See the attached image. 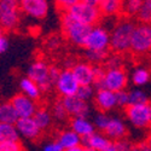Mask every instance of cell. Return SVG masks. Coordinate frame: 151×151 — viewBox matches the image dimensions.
<instances>
[{
    "label": "cell",
    "instance_id": "cell-3",
    "mask_svg": "<svg viewBox=\"0 0 151 151\" xmlns=\"http://www.w3.org/2000/svg\"><path fill=\"white\" fill-rule=\"evenodd\" d=\"M129 51L135 56H145L151 52V23L135 24Z\"/></svg>",
    "mask_w": 151,
    "mask_h": 151
},
{
    "label": "cell",
    "instance_id": "cell-8",
    "mask_svg": "<svg viewBox=\"0 0 151 151\" xmlns=\"http://www.w3.org/2000/svg\"><path fill=\"white\" fill-rule=\"evenodd\" d=\"M127 83H128V75L122 67L105 69L102 81V88H108L114 92H119L126 90Z\"/></svg>",
    "mask_w": 151,
    "mask_h": 151
},
{
    "label": "cell",
    "instance_id": "cell-36",
    "mask_svg": "<svg viewBox=\"0 0 151 151\" xmlns=\"http://www.w3.org/2000/svg\"><path fill=\"white\" fill-rule=\"evenodd\" d=\"M114 144H115V151H128V150L134 149L133 144L128 139H126V137L115 140Z\"/></svg>",
    "mask_w": 151,
    "mask_h": 151
},
{
    "label": "cell",
    "instance_id": "cell-28",
    "mask_svg": "<svg viewBox=\"0 0 151 151\" xmlns=\"http://www.w3.org/2000/svg\"><path fill=\"white\" fill-rule=\"evenodd\" d=\"M143 0H123V14L127 17H137Z\"/></svg>",
    "mask_w": 151,
    "mask_h": 151
},
{
    "label": "cell",
    "instance_id": "cell-31",
    "mask_svg": "<svg viewBox=\"0 0 151 151\" xmlns=\"http://www.w3.org/2000/svg\"><path fill=\"white\" fill-rule=\"evenodd\" d=\"M137 18L139 19V22L151 23V0H143Z\"/></svg>",
    "mask_w": 151,
    "mask_h": 151
},
{
    "label": "cell",
    "instance_id": "cell-14",
    "mask_svg": "<svg viewBox=\"0 0 151 151\" xmlns=\"http://www.w3.org/2000/svg\"><path fill=\"white\" fill-rule=\"evenodd\" d=\"M18 129V133L21 138L29 142H35L40 138L41 133L44 132L39 126L34 117H19L17 122L15 123Z\"/></svg>",
    "mask_w": 151,
    "mask_h": 151
},
{
    "label": "cell",
    "instance_id": "cell-2",
    "mask_svg": "<svg viewBox=\"0 0 151 151\" xmlns=\"http://www.w3.org/2000/svg\"><path fill=\"white\" fill-rule=\"evenodd\" d=\"M134 28L135 23L131 19V17L116 22L110 33V48L112 51L116 53H124L129 51Z\"/></svg>",
    "mask_w": 151,
    "mask_h": 151
},
{
    "label": "cell",
    "instance_id": "cell-38",
    "mask_svg": "<svg viewBox=\"0 0 151 151\" xmlns=\"http://www.w3.org/2000/svg\"><path fill=\"white\" fill-rule=\"evenodd\" d=\"M121 53H116L112 56H108L106 58V68H119L122 67V58L120 56Z\"/></svg>",
    "mask_w": 151,
    "mask_h": 151
},
{
    "label": "cell",
    "instance_id": "cell-11",
    "mask_svg": "<svg viewBox=\"0 0 151 151\" xmlns=\"http://www.w3.org/2000/svg\"><path fill=\"white\" fill-rule=\"evenodd\" d=\"M82 146L88 151H115V144L114 140L100 131H96L90 137L82 139Z\"/></svg>",
    "mask_w": 151,
    "mask_h": 151
},
{
    "label": "cell",
    "instance_id": "cell-20",
    "mask_svg": "<svg viewBox=\"0 0 151 151\" xmlns=\"http://www.w3.org/2000/svg\"><path fill=\"white\" fill-rule=\"evenodd\" d=\"M104 133L111 140L115 142L117 139H121V138L126 137V134H127V126H126L124 121L121 120L120 117H111Z\"/></svg>",
    "mask_w": 151,
    "mask_h": 151
},
{
    "label": "cell",
    "instance_id": "cell-27",
    "mask_svg": "<svg viewBox=\"0 0 151 151\" xmlns=\"http://www.w3.org/2000/svg\"><path fill=\"white\" fill-rule=\"evenodd\" d=\"M51 112H52L53 119L58 122H64V121L68 120V117H70L64 104H63V102H62V99L53 103V105L51 108Z\"/></svg>",
    "mask_w": 151,
    "mask_h": 151
},
{
    "label": "cell",
    "instance_id": "cell-32",
    "mask_svg": "<svg viewBox=\"0 0 151 151\" xmlns=\"http://www.w3.org/2000/svg\"><path fill=\"white\" fill-rule=\"evenodd\" d=\"M94 94H96V87L93 85H80L76 93L78 97L86 100V102H90L91 99H93Z\"/></svg>",
    "mask_w": 151,
    "mask_h": 151
},
{
    "label": "cell",
    "instance_id": "cell-10",
    "mask_svg": "<svg viewBox=\"0 0 151 151\" xmlns=\"http://www.w3.org/2000/svg\"><path fill=\"white\" fill-rule=\"evenodd\" d=\"M79 87H80V83L76 80V78H75L71 69L67 68L64 70H60L59 76L55 82V88L60 97L76 94Z\"/></svg>",
    "mask_w": 151,
    "mask_h": 151
},
{
    "label": "cell",
    "instance_id": "cell-44",
    "mask_svg": "<svg viewBox=\"0 0 151 151\" xmlns=\"http://www.w3.org/2000/svg\"><path fill=\"white\" fill-rule=\"evenodd\" d=\"M4 32H5V29H4L1 26H0V37L4 36Z\"/></svg>",
    "mask_w": 151,
    "mask_h": 151
},
{
    "label": "cell",
    "instance_id": "cell-16",
    "mask_svg": "<svg viewBox=\"0 0 151 151\" xmlns=\"http://www.w3.org/2000/svg\"><path fill=\"white\" fill-rule=\"evenodd\" d=\"M93 102L98 110L105 111V112L111 111L117 106L116 92L108 90V88H98L96 90Z\"/></svg>",
    "mask_w": 151,
    "mask_h": 151
},
{
    "label": "cell",
    "instance_id": "cell-18",
    "mask_svg": "<svg viewBox=\"0 0 151 151\" xmlns=\"http://www.w3.org/2000/svg\"><path fill=\"white\" fill-rule=\"evenodd\" d=\"M71 71L80 85H93L96 79L94 65L91 62H78L74 63L71 67Z\"/></svg>",
    "mask_w": 151,
    "mask_h": 151
},
{
    "label": "cell",
    "instance_id": "cell-13",
    "mask_svg": "<svg viewBox=\"0 0 151 151\" xmlns=\"http://www.w3.org/2000/svg\"><path fill=\"white\" fill-rule=\"evenodd\" d=\"M19 7L24 15L35 19H42L48 14L47 0H19Z\"/></svg>",
    "mask_w": 151,
    "mask_h": 151
},
{
    "label": "cell",
    "instance_id": "cell-17",
    "mask_svg": "<svg viewBox=\"0 0 151 151\" xmlns=\"http://www.w3.org/2000/svg\"><path fill=\"white\" fill-rule=\"evenodd\" d=\"M57 140L64 151H85L82 146V138L71 128L62 131L57 135Z\"/></svg>",
    "mask_w": 151,
    "mask_h": 151
},
{
    "label": "cell",
    "instance_id": "cell-24",
    "mask_svg": "<svg viewBox=\"0 0 151 151\" xmlns=\"http://www.w3.org/2000/svg\"><path fill=\"white\" fill-rule=\"evenodd\" d=\"M33 117L36 121L37 126H39L42 131H47L52 126V122L55 120L51 110H48L47 108H37Z\"/></svg>",
    "mask_w": 151,
    "mask_h": 151
},
{
    "label": "cell",
    "instance_id": "cell-41",
    "mask_svg": "<svg viewBox=\"0 0 151 151\" xmlns=\"http://www.w3.org/2000/svg\"><path fill=\"white\" fill-rule=\"evenodd\" d=\"M9 46V42H7V39L5 36H1L0 37V53H3L6 51V48Z\"/></svg>",
    "mask_w": 151,
    "mask_h": 151
},
{
    "label": "cell",
    "instance_id": "cell-21",
    "mask_svg": "<svg viewBox=\"0 0 151 151\" xmlns=\"http://www.w3.org/2000/svg\"><path fill=\"white\" fill-rule=\"evenodd\" d=\"M98 7L103 16L115 17L123 12V0H100Z\"/></svg>",
    "mask_w": 151,
    "mask_h": 151
},
{
    "label": "cell",
    "instance_id": "cell-1",
    "mask_svg": "<svg viewBox=\"0 0 151 151\" xmlns=\"http://www.w3.org/2000/svg\"><path fill=\"white\" fill-rule=\"evenodd\" d=\"M60 28L63 36L70 44L79 47H85L87 37H88L91 33L92 26L75 21L67 11H64L60 18Z\"/></svg>",
    "mask_w": 151,
    "mask_h": 151
},
{
    "label": "cell",
    "instance_id": "cell-45",
    "mask_svg": "<svg viewBox=\"0 0 151 151\" xmlns=\"http://www.w3.org/2000/svg\"><path fill=\"white\" fill-rule=\"evenodd\" d=\"M150 131H151V126H150Z\"/></svg>",
    "mask_w": 151,
    "mask_h": 151
},
{
    "label": "cell",
    "instance_id": "cell-30",
    "mask_svg": "<svg viewBox=\"0 0 151 151\" xmlns=\"http://www.w3.org/2000/svg\"><path fill=\"white\" fill-rule=\"evenodd\" d=\"M110 116L108 115V112L105 111H98L97 114L93 116V123L96 126L97 131H100V132H104L105 128L108 127V124L110 122Z\"/></svg>",
    "mask_w": 151,
    "mask_h": 151
},
{
    "label": "cell",
    "instance_id": "cell-42",
    "mask_svg": "<svg viewBox=\"0 0 151 151\" xmlns=\"http://www.w3.org/2000/svg\"><path fill=\"white\" fill-rule=\"evenodd\" d=\"M82 1L88 3V4H91V5H96V6H98L99 3H100V0H82Z\"/></svg>",
    "mask_w": 151,
    "mask_h": 151
},
{
    "label": "cell",
    "instance_id": "cell-9",
    "mask_svg": "<svg viewBox=\"0 0 151 151\" xmlns=\"http://www.w3.org/2000/svg\"><path fill=\"white\" fill-rule=\"evenodd\" d=\"M110 48V33L103 26L92 27L91 33L87 37L85 50H96V51H109Z\"/></svg>",
    "mask_w": 151,
    "mask_h": 151
},
{
    "label": "cell",
    "instance_id": "cell-29",
    "mask_svg": "<svg viewBox=\"0 0 151 151\" xmlns=\"http://www.w3.org/2000/svg\"><path fill=\"white\" fill-rule=\"evenodd\" d=\"M85 56L87 60L91 62L92 64H100L106 60L109 56V51H96V50H86Z\"/></svg>",
    "mask_w": 151,
    "mask_h": 151
},
{
    "label": "cell",
    "instance_id": "cell-5",
    "mask_svg": "<svg viewBox=\"0 0 151 151\" xmlns=\"http://www.w3.org/2000/svg\"><path fill=\"white\" fill-rule=\"evenodd\" d=\"M68 14L78 22H81L83 24H88V26H96L100 21L102 17V12H100L99 7L96 5H91L85 1H79L71 6L69 10H67Z\"/></svg>",
    "mask_w": 151,
    "mask_h": 151
},
{
    "label": "cell",
    "instance_id": "cell-43",
    "mask_svg": "<svg viewBox=\"0 0 151 151\" xmlns=\"http://www.w3.org/2000/svg\"><path fill=\"white\" fill-rule=\"evenodd\" d=\"M145 143H146V145H147V149H149V150H151V135L147 138V140H146Z\"/></svg>",
    "mask_w": 151,
    "mask_h": 151
},
{
    "label": "cell",
    "instance_id": "cell-15",
    "mask_svg": "<svg viewBox=\"0 0 151 151\" xmlns=\"http://www.w3.org/2000/svg\"><path fill=\"white\" fill-rule=\"evenodd\" d=\"M11 102L14 104L19 117H33L37 108H39L36 104V100L32 99L24 93H19L12 97Z\"/></svg>",
    "mask_w": 151,
    "mask_h": 151
},
{
    "label": "cell",
    "instance_id": "cell-23",
    "mask_svg": "<svg viewBox=\"0 0 151 151\" xmlns=\"http://www.w3.org/2000/svg\"><path fill=\"white\" fill-rule=\"evenodd\" d=\"M19 119L17 111L12 102H4L0 104V122L4 123H16Z\"/></svg>",
    "mask_w": 151,
    "mask_h": 151
},
{
    "label": "cell",
    "instance_id": "cell-37",
    "mask_svg": "<svg viewBox=\"0 0 151 151\" xmlns=\"http://www.w3.org/2000/svg\"><path fill=\"white\" fill-rule=\"evenodd\" d=\"M79 1H81V0H53L56 7L58 10H60L62 12L69 10L71 6H74L75 4H78Z\"/></svg>",
    "mask_w": 151,
    "mask_h": 151
},
{
    "label": "cell",
    "instance_id": "cell-12",
    "mask_svg": "<svg viewBox=\"0 0 151 151\" xmlns=\"http://www.w3.org/2000/svg\"><path fill=\"white\" fill-rule=\"evenodd\" d=\"M62 102L64 104L70 117H78V116L88 117L91 114V108H90L88 102L81 99L76 94L62 97Z\"/></svg>",
    "mask_w": 151,
    "mask_h": 151
},
{
    "label": "cell",
    "instance_id": "cell-22",
    "mask_svg": "<svg viewBox=\"0 0 151 151\" xmlns=\"http://www.w3.org/2000/svg\"><path fill=\"white\" fill-rule=\"evenodd\" d=\"M19 88L22 91V93H24L26 96L30 97L34 100H39L41 98L42 94V90L40 88V86L37 85L34 80H32L30 78H23L19 81Z\"/></svg>",
    "mask_w": 151,
    "mask_h": 151
},
{
    "label": "cell",
    "instance_id": "cell-19",
    "mask_svg": "<svg viewBox=\"0 0 151 151\" xmlns=\"http://www.w3.org/2000/svg\"><path fill=\"white\" fill-rule=\"evenodd\" d=\"M70 128L76 132L82 139L83 138L90 137L96 132V126L93 121L88 120V117L78 116V117H71L70 120Z\"/></svg>",
    "mask_w": 151,
    "mask_h": 151
},
{
    "label": "cell",
    "instance_id": "cell-7",
    "mask_svg": "<svg viewBox=\"0 0 151 151\" xmlns=\"http://www.w3.org/2000/svg\"><path fill=\"white\" fill-rule=\"evenodd\" d=\"M126 117L134 128L145 129L151 126V104L149 102L142 104H129L124 110Z\"/></svg>",
    "mask_w": 151,
    "mask_h": 151
},
{
    "label": "cell",
    "instance_id": "cell-6",
    "mask_svg": "<svg viewBox=\"0 0 151 151\" xmlns=\"http://www.w3.org/2000/svg\"><path fill=\"white\" fill-rule=\"evenodd\" d=\"M19 0H0V26L5 30H15L21 19Z\"/></svg>",
    "mask_w": 151,
    "mask_h": 151
},
{
    "label": "cell",
    "instance_id": "cell-34",
    "mask_svg": "<svg viewBox=\"0 0 151 151\" xmlns=\"http://www.w3.org/2000/svg\"><path fill=\"white\" fill-rule=\"evenodd\" d=\"M23 150L19 140H7L0 142V151H21Z\"/></svg>",
    "mask_w": 151,
    "mask_h": 151
},
{
    "label": "cell",
    "instance_id": "cell-4",
    "mask_svg": "<svg viewBox=\"0 0 151 151\" xmlns=\"http://www.w3.org/2000/svg\"><path fill=\"white\" fill-rule=\"evenodd\" d=\"M27 76L40 86L42 92H48L55 88V80L51 75V65L42 59L33 62L27 70Z\"/></svg>",
    "mask_w": 151,
    "mask_h": 151
},
{
    "label": "cell",
    "instance_id": "cell-39",
    "mask_svg": "<svg viewBox=\"0 0 151 151\" xmlns=\"http://www.w3.org/2000/svg\"><path fill=\"white\" fill-rule=\"evenodd\" d=\"M42 150L45 151H64L62 147V145L59 144V142L56 139V140H50V142H46L44 145H42Z\"/></svg>",
    "mask_w": 151,
    "mask_h": 151
},
{
    "label": "cell",
    "instance_id": "cell-25",
    "mask_svg": "<svg viewBox=\"0 0 151 151\" xmlns=\"http://www.w3.org/2000/svg\"><path fill=\"white\" fill-rule=\"evenodd\" d=\"M19 133L14 123H4L0 122V142L7 140H19Z\"/></svg>",
    "mask_w": 151,
    "mask_h": 151
},
{
    "label": "cell",
    "instance_id": "cell-26",
    "mask_svg": "<svg viewBox=\"0 0 151 151\" xmlns=\"http://www.w3.org/2000/svg\"><path fill=\"white\" fill-rule=\"evenodd\" d=\"M150 79H151V73L145 67H137L131 75V81L137 87L146 85L150 81Z\"/></svg>",
    "mask_w": 151,
    "mask_h": 151
},
{
    "label": "cell",
    "instance_id": "cell-40",
    "mask_svg": "<svg viewBox=\"0 0 151 151\" xmlns=\"http://www.w3.org/2000/svg\"><path fill=\"white\" fill-rule=\"evenodd\" d=\"M60 45V39L57 36H52L51 39H48L47 40V46L50 50H57Z\"/></svg>",
    "mask_w": 151,
    "mask_h": 151
},
{
    "label": "cell",
    "instance_id": "cell-33",
    "mask_svg": "<svg viewBox=\"0 0 151 151\" xmlns=\"http://www.w3.org/2000/svg\"><path fill=\"white\" fill-rule=\"evenodd\" d=\"M146 102H149V98L144 91L135 88L129 92V104H142Z\"/></svg>",
    "mask_w": 151,
    "mask_h": 151
},
{
    "label": "cell",
    "instance_id": "cell-35",
    "mask_svg": "<svg viewBox=\"0 0 151 151\" xmlns=\"http://www.w3.org/2000/svg\"><path fill=\"white\" fill-rule=\"evenodd\" d=\"M116 99H117V106L127 108L129 105V92L126 90L116 92Z\"/></svg>",
    "mask_w": 151,
    "mask_h": 151
}]
</instances>
